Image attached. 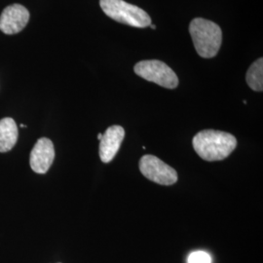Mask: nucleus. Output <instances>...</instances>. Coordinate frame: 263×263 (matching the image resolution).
<instances>
[{"instance_id": "f8f14e48", "label": "nucleus", "mask_w": 263, "mask_h": 263, "mask_svg": "<svg viewBox=\"0 0 263 263\" xmlns=\"http://www.w3.org/2000/svg\"><path fill=\"white\" fill-rule=\"evenodd\" d=\"M102 137H103V134H101V133H100V134H99V135H98V139H99V140H100V141H101V139H102Z\"/></svg>"}, {"instance_id": "6e6552de", "label": "nucleus", "mask_w": 263, "mask_h": 263, "mask_svg": "<svg viewBox=\"0 0 263 263\" xmlns=\"http://www.w3.org/2000/svg\"><path fill=\"white\" fill-rule=\"evenodd\" d=\"M125 137V130L121 126L113 125L103 134L100 142V158L104 163L112 161L119 151Z\"/></svg>"}, {"instance_id": "0eeeda50", "label": "nucleus", "mask_w": 263, "mask_h": 263, "mask_svg": "<svg viewBox=\"0 0 263 263\" xmlns=\"http://www.w3.org/2000/svg\"><path fill=\"white\" fill-rule=\"evenodd\" d=\"M55 159V148L51 140L39 139L30 152V168L36 174H46Z\"/></svg>"}, {"instance_id": "1a4fd4ad", "label": "nucleus", "mask_w": 263, "mask_h": 263, "mask_svg": "<svg viewBox=\"0 0 263 263\" xmlns=\"http://www.w3.org/2000/svg\"><path fill=\"white\" fill-rule=\"evenodd\" d=\"M18 141V127L13 118L0 120V152L10 151Z\"/></svg>"}, {"instance_id": "7ed1b4c3", "label": "nucleus", "mask_w": 263, "mask_h": 263, "mask_svg": "<svg viewBox=\"0 0 263 263\" xmlns=\"http://www.w3.org/2000/svg\"><path fill=\"white\" fill-rule=\"evenodd\" d=\"M100 5L106 16L118 23L140 28L151 25V18L144 10L124 0H100Z\"/></svg>"}, {"instance_id": "9d476101", "label": "nucleus", "mask_w": 263, "mask_h": 263, "mask_svg": "<svg viewBox=\"0 0 263 263\" xmlns=\"http://www.w3.org/2000/svg\"><path fill=\"white\" fill-rule=\"evenodd\" d=\"M247 83L251 89L256 92L263 91V59L259 58L250 66L247 76Z\"/></svg>"}, {"instance_id": "f257e3e1", "label": "nucleus", "mask_w": 263, "mask_h": 263, "mask_svg": "<svg viewBox=\"0 0 263 263\" xmlns=\"http://www.w3.org/2000/svg\"><path fill=\"white\" fill-rule=\"evenodd\" d=\"M192 144L202 159L213 162L228 157L235 149L237 140L226 132L203 130L194 136Z\"/></svg>"}, {"instance_id": "423d86ee", "label": "nucleus", "mask_w": 263, "mask_h": 263, "mask_svg": "<svg viewBox=\"0 0 263 263\" xmlns=\"http://www.w3.org/2000/svg\"><path fill=\"white\" fill-rule=\"evenodd\" d=\"M28 10L21 4H13L3 10L0 16V30L5 34H16L28 25Z\"/></svg>"}, {"instance_id": "20e7f679", "label": "nucleus", "mask_w": 263, "mask_h": 263, "mask_svg": "<svg viewBox=\"0 0 263 263\" xmlns=\"http://www.w3.org/2000/svg\"><path fill=\"white\" fill-rule=\"evenodd\" d=\"M134 70L141 78L167 89H176L179 85V78L175 71L158 60L139 62Z\"/></svg>"}, {"instance_id": "f03ea898", "label": "nucleus", "mask_w": 263, "mask_h": 263, "mask_svg": "<svg viewBox=\"0 0 263 263\" xmlns=\"http://www.w3.org/2000/svg\"><path fill=\"white\" fill-rule=\"evenodd\" d=\"M189 32L199 56L210 59L217 55L222 42V31L216 23L196 18L191 21Z\"/></svg>"}, {"instance_id": "9b49d317", "label": "nucleus", "mask_w": 263, "mask_h": 263, "mask_svg": "<svg viewBox=\"0 0 263 263\" xmlns=\"http://www.w3.org/2000/svg\"><path fill=\"white\" fill-rule=\"evenodd\" d=\"M188 263H212V256L203 251H196L188 255Z\"/></svg>"}, {"instance_id": "ddd939ff", "label": "nucleus", "mask_w": 263, "mask_h": 263, "mask_svg": "<svg viewBox=\"0 0 263 263\" xmlns=\"http://www.w3.org/2000/svg\"><path fill=\"white\" fill-rule=\"evenodd\" d=\"M149 27H151V28H152V29H155V28H156V26H155V25H152V24H151Z\"/></svg>"}, {"instance_id": "39448f33", "label": "nucleus", "mask_w": 263, "mask_h": 263, "mask_svg": "<svg viewBox=\"0 0 263 263\" xmlns=\"http://www.w3.org/2000/svg\"><path fill=\"white\" fill-rule=\"evenodd\" d=\"M141 174L161 185H173L178 181L177 171L154 155H144L140 160Z\"/></svg>"}]
</instances>
